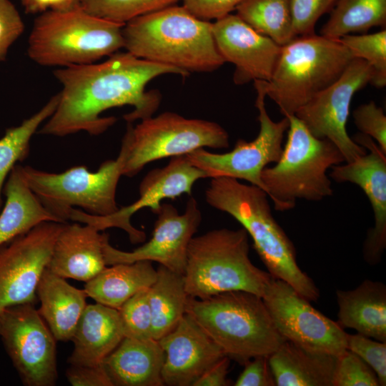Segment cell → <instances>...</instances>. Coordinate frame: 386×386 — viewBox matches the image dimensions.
Masks as SVG:
<instances>
[{
  "instance_id": "obj_1",
  "label": "cell",
  "mask_w": 386,
  "mask_h": 386,
  "mask_svg": "<svg viewBox=\"0 0 386 386\" xmlns=\"http://www.w3.org/2000/svg\"><path fill=\"white\" fill-rule=\"evenodd\" d=\"M166 74L187 76L175 67L139 59L131 53L117 51L101 63L61 67L54 71L61 84L59 102L38 133L65 137L79 132L98 136L117 121L102 117L106 110L130 105L132 112L124 115L127 123L152 117L159 108L161 94L145 91L153 79Z\"/></svg>"
},
{
  "instance_id": "obj_2",
  "label": "cell",
  "mask_w": 386,
  "mask_h": 386,
  "mask_svg": "<svg viewBox=\"0 0 386 386\" xmlns=\"http://www.w3.org/2000/svg\"><path fill=\"white\" fill-rule=\"evenodd\" d=\"M205 199L211 207L229 214L242 226L272 277L288 283L309 301L319 298V290L298 266L294 244L273 217L263 189L235 179L212 178Z\"/></svg>"
},
{
  "instance_id": "obj_3",
  "label": "cell",
  "mask_w": 386,
  "mask_h": 386,
  "mask_svg": "<svg viewBox=\"0 0 386 386\" xmlns=\"http://www.w3.org/2000/svg\"><path fill=\"white\" fill-rule=\"evenodd\" d=\"M209 21L183 6L136 17L122 27L124 48L137 58L190 72H212L224 63Z\"/></svg>"
},
{
  "instance_id": "obj_4",
  "label": "cell",
  "mask_w": 386,
  "mask_h": 386,
  "mask_svg": "<svg viewBox=\"0 0 386 386\" xmlns=\"http://www.w3.org/2000/svg\"><path fill=\"white\" fill-rule=\"evenodd\" d=\"M186 313L225 355L242 365L257 356H269L287 340L262 298L251 292L232 290L204 299L189 297Z\"/></svg>"
},
{
  "instance_id": "obj_5",
  "label": "cell",
  "mask_w": 386,
  "mask_h": 386,
  "mask_svg": "<svg viewBox=\"0 0 386 386\" xmlns=\"http://www.w3.org/2000/svg\"><path fill=\"white\" fill-rule=\"evenodd\" d=\"M124 25L94 16L80 6L46 11L34 21L27 54L44 66L95 63L124 48Z\"/></svg>"
},
{
  "instance_id": "obj_6",
  "label": "cell",
  "mask_w": 386,
  "mask_h": 386,
  "mask_svg": "<svg viewBox=\"0 0 386 386\" xmlns=\"http://www.w3.org/2000/svg\"><path fill=\"white\" fill-rule=\"evenodd\" d=\"M183 277L188 297L197 299L232 290L262 297L272 277L251 262L248 234L243 227L214 229L193 237Z\"/></svg>"
},
{
  "instance_id": "obj_7",
  "label": "cell",
  "mask_w": 386,
  "mask_h": 386,
  "mask_svg": "<svg viewBox=\"0 0 386 386\" xmlns=\"http://www.w3.org/2000/svg\"><path fill=\"white\" fill-rule=\"evenodd\" d=\"M290 121L287 142L276 164L265 167L262 180L276 210L292 209L297 199L320 201L332 194L328 169L344 162L330 140L315 137L295 114Z\"/></svg>"
},
{
  "instance_id": "obj_8",
  "label": "cell",
  "mask_w": 386,
  "mask_h": 386,
  "mask_svg": "<svg viewBox=\"0 0 386 386\" xmlns=\"http://www.w3.org/2000/svg\"><path fill=\"white\" fill-rule=\"evenodd\" d=\"M354 56L339 39L322 35L297 36L282 46L266 96L284 117L294 115L316 94L335 82Z\"/></svg>"
},
{
  "instance_id": "obj_9",
  "label": "cell",
  "mask_w": 386,
  "mask_h": 386,
  "mask_svg": "<svg viewBox=\"0 0 386 386\" xmlns=\"http://www.w3.org/2000/svg\"><path fill=\"white\" fill-rule=\"evenodd\" d=\"M124 153L101 164L91 172L84 165L74 166L60 173L21 166L28 186L41 204L59 222L66 223L70 210L78 207L92 215L107 216L119 207L116 192L122 175Z\"/></svg>"
},
{
  "instance_id": "obj_10",
  "label": "cell",
  "mask_w": 386,
  "mask_h": 386,
  "mask_svg": "<svg viewBox=\"0 0 386 386\" xmlns=\"http://www.w3.org/2000/svg\"><path fill=\"white\" fill-rule=\"evenodd\" d=\"M229 146V134L219 124L163 112L141 120L135 127L127 124L121 146L124 153L122 175L135 176L155 160L187 155L204 147Z\"/></svg>"
},
{
  "instance_id": "obj_11",
  "label": "cell",
  "mask_w": 386,
  "mask_h": 386,
  "mask_svg": "<svg viewBox=\"0 0 386 386\" xmlns=\"http://www.w3.org/2000/svg\"><path fill=\"white\" fill-rule=\"evenodd\" d=\"M257 91L255 106L259 111V132L252 141L238 139L230 152L217 154L204 148L186 155L197 167L203 170L207 177H228L242 179L265 192L262 172L269 163H276L282 152V141L290 125L284 117L274 122L268 115L264 104L266 92L263 81L254 80Z\"/></svg>"
},
{
  "instance_id": "obj_12",
  "label": "cell",
  "mask_w": 386,
  "mask_h": 386,
  "mask_svg": "<svg viewBox=\"0 0 386 386\" xmlns=\"http://www.w3.org/2000/svg\"><path fill=\"white\" fill-rule=\"evenodd\" d=\"M0 338L24 385H55L58 378L56 340L34 304L2 310Z\"/></svg>"
},
{
  "instance_id": "obj_13",
  "label": "cell",
  "mask_w": 386,
  "mask_h": 386,
  "mask_svg": "<svg viewBox=\"0 0 386 386\" xmlns=\"http://www.w3.org/2000/svg\"><path fill=\"white\" fill-rule=\"evenodd\" d=\"M262 298L281 335L307 350L339 356L347 333L283 280L272 277Z\"/></svg>"
},
{
  "instance_id": "obj_14",
  "label": "cell",
  "mask_w": 386,
  "mask_h": 386,
  "mask_svg": "<svg viewBox=\"0 0 386 386\" xmlns=\"http://www.w3.org/2000/svg\"><path fill=\"white\" fill-rule=\"evenodd\" d=\"M373 76V69L366 61L354 58L335 82L316 94L295 114L312 135L332 142L346 162L367 152L350 137L346 124L352 96L370 84Z\"/></svg>"
},
{
  "instance_id": "obj_15",
  "label": "cell",
  "mask_w": 386,
  "mask_h": 386,
  "mask_svg": "<svg viewBox=\"0 0 386 386\" xmlns=\"http://www.w3.org/2000/svg\"><path fill=\"white\" fill-rule=\"evenodd\" d=\"M65 224L44 222L0 245V312L35 303L38 283Z\"/></svg>"
},
{
  "instance_id": "obj_16",
  "label": "cell",
  "mask_w": 386,
  "mask_h": 386,
  "mask_svg": "<svg viewBox=\"0 0 386 386\" xmlns=\"http://www.w3.org/2000/svg\"><path fill=\"white\" fill-rule=\"evenodd\" d=\"M207 177V174L194 166L186 155L174 157L164 167L152 169L147 174L139 184V197L134 203L107 216L92 215L74 208L69 218L73 222L92 225L99 231L120 228L128 234L132 243H139L145 239L146 235L144 232L132 225L131 217L134 214L145 207L157 214L164 199H174L183 194H191L197 181Z\"/></svg>"
},
{
  "instance_id": "obj_17",
  "label": "cell",
  "mask_w": 386,
  "mask_h": 386,
  "mask_svg": "<svg viewBox=\"0 0 386 386\" xmlns=\"http://www.w3.org/2000/svg\"><path fill=\"white\" fill-rule=\"evenodd\" d=\"M157 214L150 239L132 252L114 248L107 238L103 248L106 264L147 260L184 274L188 246L202 221L197 202L190 197L182 214L172 204L162 203Z\"/></svg>"
},
{
  "instance_id": "obj_18",
  "label": "cell",
  "mask_w": 386,
  "mask_h": 386,
  "mask_svg": "<svg viewBox=\"0 0 386 386\" xmlns=\"http://www.w3.org/2000/svg\"><path fill=\"white\" fill-rule=\"evenodd\" d=\"M212 31L224 62L235 66L234 84L271 79L282 46L254 30L237 14H229L217 19L212 24Z\"/></svg>"
},
{
  "instance_id": "obj_19",
  "label": "cell",
  "mask_w": 386,
  "mask_h": 386,
  "mask_svg": "<svg viewBox=\"0 0 386 386\" xmlns=\"http://www.w3.org/2000/svg\"><path fill=\"white\" fill-rule=\"evenodd\" d=\"M352 139L370 152L346 164L333 166L330 175L337 182L358 185L370 202L375 226L367 234L363 254L373 265L380 261L386 247V154L366 134L359 133Z\"/></svg>"
},
{
  "instance_id": "obj_20",
  "label": "cell",
  "mask_w": 386,
  "mask_h": 386,
  "mask_svg": "<svg viewBox=\"0 0 386 386\" xmlns=\"http://www.w3.org/2000/svg\"><path fill=\"white\" fill-rule=\"evenodd\" d=\"M164 352V385L192 386L214 362L222 349L187 313L175 327L157 340Z\"/></svg>"
},
{
  "instance_id": "obj_21",
  "label": "cell",
  "mask_w": 386,
  "mask_h": 386,
  "mask_svg": "<svg viewBox=\"0 0 386 386\" xmlns=\"http://www.w3.org/2000/svg\"><path fill=\"white\" fill-rule=\"evenodd\" d=\"M108 237L92 225L66 223L55 241L46 269L64 279L89 281L107 266L103 248Z\"/></svg>"
},
{
  "instance_id": "obj_22",
  "label": "cell",
  "mask_w": 386,
  "mask_h": 386,
  "mask_svg": "<svg viewBox=\"0 0 386 386\" xmlns=\"http://www.w3.org/2000/svg\"><path fill=\"white\" fill-rule=\"evenodd\" d=\"M124 337L118 310L97 302L86 305L71 337L74 350L67 362L71 365H101Z\"/></svg>"
},
{
  "instance_id": "obj_23",
  "label": "cell",
  "mask_w": 386,
  "mask_h": 386,
  "mask_svg": "<svg viewBox=\"0 0 386 386\" xmlns=\"http://www.w3.org/2000/svg\"><path fill=\"white\" fill-rule=\"evenodd\" d=\"M164 360L157 340L124 337L102 365L113 386H162Z\"/></svg>"
},
{
  "instance_id": "obj_24",
  "label": "cell",
  "mask_w": 386,
  "mask_h": 386,
  "mask_svg": "<svg viewBox=\"0 0 386 386\" xmlns=\"http://www.w3.org/2000/svg\"><path fill=\"white\" fill-rule=\"evenodd\" d=\"M337 322L345 328L386 342V286L379 281L364 280L351 290L336 291Z\"/></svg>"
},
{
  "instance_id": "obj_25",
  "label": "cell",
  "mask_w": 386,
  "mask_h": 386,
  "mask_svg": "<svg viewBox=\"0 0 386 386\" xmlns=\"http://www.w3.org/2000/svg\"><path fill=\"white\" fill-rule=\"evenodd\" d=\"M39 313L56 341L71 340L86 306L87 295L64 278L45 269L36 287Z\"/></svg>"
},
{
  "instance_id": "obj_26",
  "label": "cell",
  "mask_w": 386,
  "mask_h": 386,
  "mask_svg": "<svg viewBox=\"0 0 386 386\" xmlns=\"http://www.w3.org/2000/svg\"><path fill=\"white\" fill-rule=\"evenodd\" d=\"M337 357L289 340L269 356L277 386H332Z\"/></svg>"
},
{
  "instance_id": "obj_27",
  "label": "cell",
  "mask_w": 386,
  "mask_h": 386,
  "mask_svg": "<svg viewBox=\"0 0 386 386\" xmlns=\"http://www.w3.org/2000/svg\"><path fill=\"white\" fill-rule=\"evenodd\" d=\"M6 201L0 212V245L47 221L59 222L39 202L16 164L4 186Z\"/></svg>"
},
{
  "instance_id": "obj_28",
  "label": "cell",
  "mask_w": 386,
  "mask_h": 386,
  "mask_svg": "<svg viewBox=\"0 0 386 386\" xmlns=\"http://www.w3.org/2000/svg\"><path fill=\"white\" fill-rule=\"evenodd\" d=\"M156 277L150 261L119 263L106 267L86 282L84 290L96 302L118 310L134 295L149 288Z\"/></svg>"
},
{
  "instance_id": "obj_29",
  "label": "cell",
  "mask_w": 386,
  "mask_h": 386,
  "mask_svg": "<svg viewBox=\"0 0 386 386\" xmlns=\"http://www.w3.org/2000/svg\"><path fill=\"white\" fill-rule=\"evenodd\" d=\"M188 297L183 274L159 264L148 288L153 339L159 340L175 327L186 313Z\"/></svg>"
},
{
  "instance_id": "obj_30",
  "label": "cell",
  "mask_w": 386,
  "mask_h": 386,
  "mask_svg": "<svg viewBox=\"0 0 386 386\" xmlns=\"http://www.w3.org/2000/svg\"><path fill=\"white\" fill-rule=\"evenodd\" d=\"M330 13L320 31L330 39L386 26V0H339Z\"/></svg>"
},
{
  "instance_id": "obj_31",
  "label": "cell",
  "mask_w": 386,
  "mask_h": 386,
  "mask_svg": "<svg viewBox=\"0 0 386 386\" xmlns=\"http://www.w3.org/2000/svg\"><path fill=\"white\" fill-rule=\"evenodd\" d=\"M235 10L254 30L282 46L297 37L290 0H243Z\"/></svg>"
},
{
  "instance_id": "obj_32",
  "label": "cell",
  "mask_w": 386,
  "mask_h": 386,
  "mask_svg": "<svg viewBox=\"0 0 386 386\" xmlns=\"http://www.w3.org/2000/svg\"><path fill=\"white\" fill-rule=\"evenodd\" d=\"M59 102V93L54 95L36 113L24 119L21 124L6 130L0 139V212L4 184L11 169L18 162L29 155L33 135L54 113Z\"/></svg>"
},
{
  "instance_id": "obj_33",
  "label": "cell",
  "mask_w": 386,
  "mask_h": 386,
  "mask_svg": "<svg viewBox=\"0 0 386 386\" xmlns=\"http://www.w3.org/2000/svg\"><path fill=\"white\" fill-rule=\"evenodd\" d=\"M179 0H80L86 12L114 22L127 21L174 5Z\"/></svg>"
},
{
  "instance_id": "obj_34",
  "label": "cell",
  "mask_w": 386,
  "mask_h": 386,
  "mask_svg": "<svg viewBox=\"0 0 386 386\" xmlns=\"http://www.w3.org/2000/svg\"><path fill=\"white\" fill-rule=\"evenodd\" d=\"M354 58L366 61L372 68L374 76L370 84L377 88L386 84V30L379 32L353 35L338 39Z\"/></svg>"
},
{
  "instance_id": "obj_35",
  "label": "cell",
  "mask_w": 386,
  "mask_h": 386,
  "mask_svg": "<svg viewBox=\"0 0 386 386\" xmlns=\"http://www.w3.org/2000/svg\"><path fill=\"white\" fill-rule=\"evenodd\" d=\"M118 311L124 337L137 340L152 338L148 288L131 297L118 309Z\"/></svg>"
},
{
  "instance_id": "obj_36",
  "label": "cell",
  "mask_w": 386,
  "mask_h": 386,
  "mask_svg": "<svg viewBox=\"0 0 386 386\" xmlns=\"http://www.w3.org/2000/svg\"><path fill=\"white\" fill-rule=\"evenodd\" d=\"M332 386H380L374 370L349 350L337 357Z\"/></svg>"
},
{
  "instance_id": "obj_37",
  "label": "cell",
  "mask_w": 386,
  "mask_h": 386,
  "mask_svg": "<svg viewBox=\"0 0 386 386\" xmlns=\"http://www.w3.org/2000/svg\"><path fill=\"white\" fill-rule=\"evenodd\" d=\"M339 0H290L296 36L315 34L318 19L332 11Z\"/></svg>"
},
{
  "instance_id": "obj_38",
  "label": "cell",
  "mask_w": 386,
  "mask_h": 386,
  "mask_svg": "<svg viewBox=\"0 0 386 386\" xmlns=\"http://www.w3.org/2000/svg\"><path fill=\"white\" fill-rule=\"evenodd\" d=\"M347 349L364 360L377 375L379 385H386V342L359 333L347 334Z\"/></svg>"
},
{
  "instance_id": "obj_39",
  "label": "cell",
  "mask_w": 386,
  "mask_h": 386,
  "mask_svg": "<svg viewBox=\"0 0 386 386\" xmlns=\"http://www.w3.org/2000/svg\"><path fill=\"white\" fill-rule=\"evenodd\" d=\"M354 122L360 133L373 138L386 154V117L381 107L370 101L353 112Z\"/></svg>"
},
{
  "instance_id": "obj_40",
  "label": "cell",
  "mask_w": 386,
  "mask_h": 386,
  "mask_svg": "<svg viewBox=\"0 0 386 386\" xmlns=\"http://www.w3.org/2000/svg\"><path fill=\"white\" fill-rule=\"evenodd\" d=\"M24 31V24L16 6L9 0H0V62Z\"/></svg>"
},
{
  "instance_id": "obj_41",
  "label": "cell",
  "mask_w": 386,
  "mask_h": 386,
  "mask_svg": "<svg viewBox=\"0 0 386 386\" xmlns=\"http://www.w3.org/2000/svg\"><path fill=\"white\" fill-rule=\"evenodd\" d=\"M235 386H275L276 382L269 363V356H257L244 363Z\"/></svg>"
},
{
  "instance_id": "obj_42",
  "label": "cell",
  "mask_w": 386,
  "mask_h": 386,
  "mask_svg": "<svg viewBox=\"0 0 386 386\" xmlns=\"http://www.w3.org/2000/svg\"><path fill=\"white\" fill-rule=\"evenodd\" d=\"M243 0H182L183 6L196 17L218 19L235 10Z\"/></svg>"
},
{
  "instance_id": "obj_43",
  "label": "cell",
  "mask_w": 386,
  "mask_h": 386,
  "mask_svg": "<svg viewBox=\"0 0 386 386\" xmlns=\"http://www.w3.org/2000/svg\"><path fill=\"white\" fill-rule=\"evenodd\" d=\"M66 377L72 386H113L103 365H71Z\"/></svg>"
},
{
  "instance_id": "obj_44",
  "label": "cell",
  "mask_w": 386,
  "mask_h": 386,
  "mask_svg": "<svg viewBox=\"0 0 386 386\" xmlns=\"http://www.w3.org/2000/svg\"><path fill=\"white\" fill-rule=\"evenodd\" d=\"M230 358L224 355L209 367L192 386H226Z\"/></svg>"
},
{
  "instance_id": "obj_45",
  "label": "cell",
  "mask_w": 386,
  "mask_h": 386,
  "mask_svg": "<svg viewBox=\"0 0 386 386\" xmlns=\"http://www.w3.org/2000/svg\"><path fill=\"white\" fill-rule=\"evenodd\" d=\"M24 11L40 14L49 11H63L80 6V0H20Z\"/></svg>"
}]
</instances>
